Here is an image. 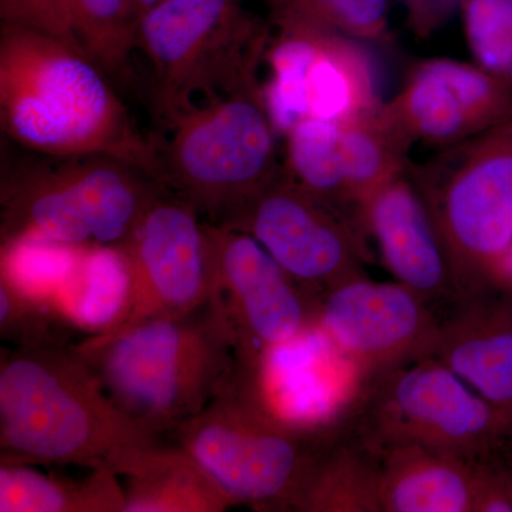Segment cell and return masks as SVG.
I'll use <instances>...</instances> for the list:
<instances>
[{
  "label": "cell",
  "instance_id": "11",
  "mask_svg": "<svg viewBox=\"0 0 512 512\" xmlns=\"http://www.w3.org/2000/svg\"><path fill=\"white\" fill-rule=\"evenodd\" d=\"M262 92L278 134L305 120L348 123L375 113L379 80L365 42L311 26H274Z\"/></svg>",
  "mask_w": 512,
  "mask_h": 512
},
{
  "label": "cell",
  "instance_id": "32",
  "mask_svg": "<svg viewBox=\"0 0 512 512\" xmlns=\"http://www.w3.org/2000/svg\"><path fill=\"white\" fill-rule=\"evenodd\" d=\"M404 2H406L407 8H409L410 12V10H412L414 6H416V3L419 2V0H404Z\"/></svg>",
  "mask_w": 512,
  "mask_h": 512
},
{
  "label": "cell",
  "instance_id": "22",
  "mask_svg": "<svg viewBox=\"0 0 512 512\" xmlns=\"http://www.w3.org/2000/svg\"><path fill=\"white\" fill-rule=\"evenodd\" d=\"M126 494L107 468L83 480L45 476L26 464H0V512H124Z\"/></svg>",
  "mask_w": 512,
  "mask_h": 512
},
{
  "label": "cell",
  "instance_id": "8",
  "mask_svg": "<svg viewBox=\"0 0 512 512\" xmlns=\"http://www.w3.org/2000/svg\"><path fill=\"white\" fill-rule=\"evenodd\" d=\"M156 141L158 181L222 224L281 173L278 131L262 89L195 104L164 126Z\"/></svg>",
  "mask_w": 512,
  "mask_h": 512
},
{
  "label": "cell",
  "instance_id": "13",
  "mask_svg": "<svg viewBox=\"0 0 512 512\" xmlns=\"http://www.w3.org/2000/svg\"><path fill=\"white\" fill-rule=\"evenodd\" d=\"M200 215L194 204L170 190L144 212L120 245L133 281L127 315L106 333L121 332L150 319L187 315L210 301V248Z\"/></svg>",
  "mask_w": 512,
  "mask_h": 512
},
{
  "label": "cell",
  "instance_id": "29",
  "mask_svg": "<svg viewBox=\"0 0 512 512\" xmlns=\"http://www.w3.org/2000/svg\"><path fill=\"white\" fill-rule=\"evenodd\" d=\"M464 0H419L410 10V22L420 36L430 35L456 10L461 8Z\"/></svg>",
  "mask_w": 512,
  "mask_h": 512
},
{
  "label": "cell",
  "instance_id": "10",
  "mask_svg": "<svg viewBox=\"0 0 512 512\" xmlns=\"http://www.w3.org/2000/svg\"><path fill=\"white\" fill-rule=\"evenodd\" d=\"M247 232L313 298L366 275L372 262L362 225L316 200L285 168L222 222Z\"/></svg>",
  "mask_w": 512,
  "mask_h": 512
},
{
  "label": "cell",
  "instance_id": "25",
  "mask_svg": "<svg viewBox=\"0 0 512 512\" xmlns=\"http://www.w3.org/2000/svg\"><path fill=\"white\" fill-rule=\"evenodd\" d=\"M274 26H311L362 40L390 36L389 0H264Z\"/></svg>",
  "mask_w": 512,
  "mask_h": 512
},
{
  "label": "cell",
  "instance_id": "23",
  "mask_svg": "<svg viewBox=\"0 0 512 512\" xmlns=\"http://www.w3.org/2000/svg\"><path fill=\"white\" fill-rule=\"evenodd\" d=\"M286 174L316 200L357 220L342 160V123L305 120L285 134Z\"/></svg>",
  "mask_w": 512,
  "mask_h": 512
},
{
  "label": "cell",
  "instance_id": "21",
  "mask_svg": "<svg viewBox=\"0 0 512 512\" xmlns=\"http://www.w3.org/2000/svg\"><path fill=\"white\" fill-rule=\"evenodd\" d=\"M131 285L130 264L120 245L83 248L56 305L76 328L100 335L126 318Z\"/></svg>",
  "mask_w": 512,
  "mask_h": 512
},
{
  "label": "cell",
  "instance_id": "7",
  "mask_svg": "<svg viewBox=\"0 0 512 512\" xmlns=\"http://www.w3.org/2000/svg\"><path fill=\"white\" fill-rule=\"evenodd\" d=\"M407 174L430 212L457 299L504 285L512 248V123L410 164Z\"/></svg>",
  "mask_w": 512,
  "mask_h": 512
},
{
  "label": "cell",
  "instance_id": "16",
  "mask_svg": "<svg viewBox=\"0 0 512 512\" xmlns=\"http://www.w3.org/2000/svg\"><path fill=\"white\" fill-rule=\"evenodd\" d=\"M359 220L394 281L417 293L439 315L457 301L436 227L407 171L366 202Z\"/></svg>",
  "mask_w": 512,
  "mask_h": 512
},
{
  "label": "cell",
  "instance_id": "18",
  "mask_svg": "<svg viewBox=\"0 0 512 512\" xmlns=\"http://www.w3.org/2000/svg\"><path fill=\"white\" fill-rule=\"evenodd\" d=\"M377 457L382 512H477L483 461L421 446L390 447Z\"/></svg>",
  "mask_w": 512,
  "mask_h": 512
},
{
  "label": "cell",
  "instance_id": "12",
  "mask_svg": "<svg viewBox=\"0 0 512 512\" xmlns=\"http://www.w3.org/2000/svg\"><path fill=\"white\" fill-rule=\"evenodd\" d=\"M212 299L228 320L238 370L254 379L276 350L316 329L318 299L247 232L205 222Z\"/></svg>",
  "mask_w": 512,
  "mask_h": 512
},
{
  "label": "cell",
  "instance_id": "24",
  "mask_svg": "<svg viewBox=\"0 0 512 512\" xmlns=\"http://www.w3.org/2000/svg\"><path fill=\"white\" fill-rule=\"evenodd\" d=\"M80 47L109 76L123 77L137 50L138 20L127 0H66Z\"/></svg>",
  "mask_w": 512,
  "mask_h": 512
},
{
  "label": "cell",
  "instance_id": "27",
  "mask_svg": "<svg viewBox=\"0 0 512 512\" xmlns=\"http://www.w3.org/2000/svg\"><path fill=\"white\" fill-rule=\"evenodd\" d=\"M59 318H64V315L55 303L30 295L0 275L2 339L10 340L15 346L62 339L57 335Z\"/></svg>",
  "mask_w": 512,
  "mask_h": 512
},
{
  "label": "cell",
  "instance_id": "1",
  "mask_svg": "<svg viewBox=\"0 0 512 512\" xmlns=\"http://www.w3.org/2000/svg\"><path fill=\"white\" fill-rule=\"evenodd\" d=\"M0 121L32 153L113 157L158 181L156 141L140 133L109 74L56 37L2 23Z\"/></svg>",
  "mask_w": 512,
  "mask_h": 512
},
{
  "label": "cell",
  "instance_id": "6",
  "mask_svg": "<svg viewBox=\"0 0 512 512\" xmlns=\"http://www.w3.org/2000/svg\"><path fill=\"white\" fill-rule=\"evenodd\" d=\"M271 29L247 0H164L138 22L137 47L153 72L151 103L163 126L197 97L262 89Z\"/></svg>",
  "mask_w": 512,
  "mask_h": 512
},
{
  "label": "cell",
  "instance_id": "31",
  "mask_svg": "<svg viewBox=\"0 0 512 512\" xmlns=\"http://www.w3.org/2000/svg\"><path fill=\"white\" fill-rule=\"evenodd\" d=\"M505 427V446L512 443V400L503 410Z\"/></svg>",
  "mask_w": 512,
  "mask_h": 512
},
{
  "label": "cell",
  "instance_id": "17",
  "mask_svg": "<svg viewBox=\"0 0 512 512\" xmlns=\"http://www.w3.org/2000/svg\"><path fill=\"white\" fill-rule=\"evenodd\" d=\"M431 357L504 410L512 400V285L468 293L441 312Z\"/></svg>",
  "mask_w": 512,
  "mask_h": 512
},
{
  "label": "cell",
  "instance_id": "5",
  "mask_svg": "<svg viewBox=\"0 0 512 512\" xmlns=\"http://www.w3.org/2000/svg\"><path fill=\"white\" fill-rule=\"evenodd\" d=\"M336 429H308L281 419L237 372L220 396L173 433L232 505L292 511Z\"/></svg>",
  "mask_w": 512,
  "mask_h": 512
},
{
  "label": "cell",
  "instance_id": "20",
  "mask_svg": "<svg viewBox=\"0 0 512 512\" xmlns=\"http://www.w3.org/2000/svg\"><path fill=\"white\" fill-rule=\"evenodd\" d=\"M292 511L382 512L379 457L340 424L320 450Z\"/></svg>",
  "mask_w": 512,
  "mask_h": 512
},
{
  "label": "cell",
  "instance_id": "3",
  "mask_svg": "<svg viewBox=\"0 0 512 512\" xmlns=\"http://www.w3.org/2000/svg\"><path fill=\"white\" fill-rule=\"evenodd\" d=\"M74 346L121 412L157 437L200 414L238 372L234 335L212 298L187 315L90 335Z\"/></svg>",
  "mask_w": 512,
  "mask_h": 512
},
{
  "label": "cell",
  "instance_id": "19",
  "mask_svg": "<svg viewBox=\"0 0 512 512\" xmlns=\"http://www.w3.org/2000/svg\"><path fill=\"white\" fill-rule=\"evenodd\" d=\"M117 476L126 480L124 512H222L234 507L224 491L183 447L161 440L121 458Z\"/></svg>",
  "mask_w": 512,
  "mask_h": 512
},
{
  "label": "cell",
  "instance_id": "14",
  "mask_svg": "<svg viewBox=\"0 0 512 512\" xmlns=\"http://www.w3.org/2000/svg\"><path fill=\"white\" fill-rule=\"evenodd\" d=\"M439 326V313L396 281L363 276L318 299L316 328L355 363L366 382L431 357Z\"/></svg>",
  "mask_w": 512,
  "mask_h": 512
},
{
  "label": "cell",
  "instance_id": "2",
  "mask_svg": "<svg viewBox=\"0 0 512 512\" xmlns=\"http://www.w3.org/2000/svg\"><path fill=\"white\" fill-rule=\"evenodd\" d=\"M161 437L141 429L63 339L2 350L0 460L116 473L121 458Z\"/></svg>",
  "mask_w": 512,
  "mask_h": 512
},
{
  "label": "cell",
  "instance_id": "28",
  "mask_svg": "<svg viewBox=\"0 0 512 512\" xmlns=\"http://www.w3.org/2000/svg\"><path fill=\"white\" fill-rule=\"evenodd\" d=\"M0 19L6 25L36 30L83 50L74 35L66 0H0Z\"/></svg>",
  "mask_w": 512,
  "mask_h": 512
},
{
  "label": "cell",
  "instance_id": "30",
  "mask_svg": "<svg viewBox=\"0 0 512 512\" xmlns=\"http://www.w3.org/2000/svg\"><path fill=\"white\" fill-rule=\"evenodd\" d=\"M163 2L164 0H127L128 8L136 16L138 22L147 12H150L151 9L156 8V6Z\"/></svg>",
  "mask_w": 512,
  "mask_h": 512
},
{
  "label": "cell",
  "instance_id": "15",
  "mask_svg": "<svg viewBox=\"0 0 512 512\" xmlns=\"http://www.w3.org/2000/svg\"><path fill=\"white\" fill-rule=\"evenodd\" d=\"M380 114L409 147L456 146L512 123V82L476 63L424 60Z\"/></svg>",
  "mask_w": 512,
  "mask_h": 512
},
{
  "label": "cell",
  "instance_id": "9",
  "mask_svg": "<svg viewBox=\"0 0 512 512\" xmlns=\"http://www.w3.org/2000/svg\"><path fill=\"white\" fill-rule=\"evenodd\" d=\"M343 426L376 456L421 446L480 463L505 447L503 410L434 357L367 380Z\"/></svg>",
  "mask_w": 512,
  "mask_h": 512
},
{
  "label": "cell",
  "instance_id": "26",
  "mask_svg": "<svg viewBox=\"0 0 512 512\" xmlns=\"http://www.w3.org/2000/svg\"><path fill=\"white\" fill-rule=\"evenodd\" d=\"M460 10L474 63L512 82V0H464Z\"/></svg>",
  "mask_w": 512,
  "mask_h": 512
},
{
  "label": "cell",
  "instance_id": "4",
  "mask_svg": "<svg viewBox=\"0 0 512 512\" xmlns=\"http://www.w3.org/2000/svg\"><path fill=\"white\" fill-rule=\"evenodd\" d=\"M37 156L3 171L2 244L30 238L76 248L121 245L167 191L117 158Z\"/></svg>",
  "mask_w": 512,
  "mask_h": 512
}]
</instances>
